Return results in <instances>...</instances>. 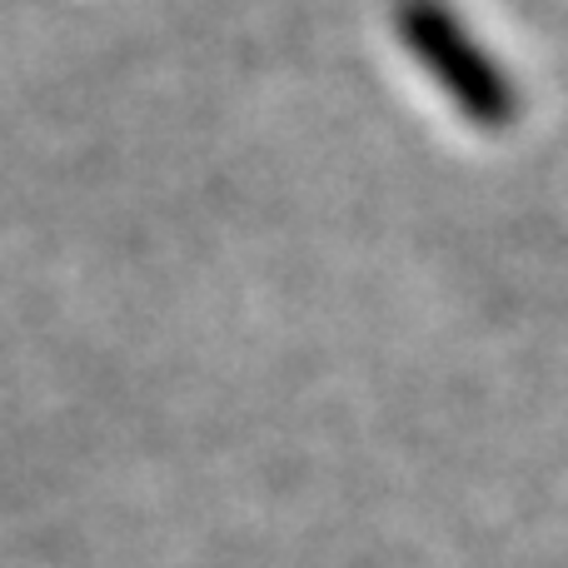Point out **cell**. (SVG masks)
<instances>
[{"instance_id":"obj_1","label":"cell","mask_w":568,"mask_h":568,"mask_svg":"<svg viewBox=\"0 0 568 568\" xmlns=\"http://www.w3.org/2000/svg\"><path fill=\"white\" fill-rule=\"evenodd\" d=\"M394 30L409 45V55L444 85V95L459 105L464 120L484 130H504L519 115V90L499 70V60L469 36L459 16L444 0H399Z\"/></svg>"}]
</instances>
